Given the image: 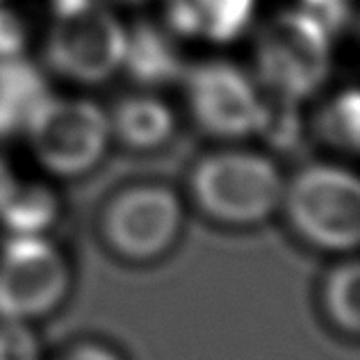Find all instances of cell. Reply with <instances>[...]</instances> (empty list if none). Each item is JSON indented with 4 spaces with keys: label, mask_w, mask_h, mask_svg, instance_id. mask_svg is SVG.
Wrapping results in <instances>:
<instances>
[{
    "label": "cell",
    "mask_w": 360,
    "mask_h": 360,
    "mask_svg": "<svg viewBox=\"0 0 360 360\" xmlns=\"http://www.w3.org/2000/svg\"><path fill=\"white\" fill-rule=\"evenodd\" d=\"M189 189L210 219L258 226L278 212L285 178L274 160L255 150H219L194 167Z\"/></svg>",
    "instance_id": "obj_1"
},
{
    "label": "cell",
    "mask_w": 360,
    "mask_h": 360,
    "mask_svg": "<svg viewBox=\"0 0 360 360\" xmlns=\"http://www.w3.org/2000/svg\"><path fill=\"white\" fill-rule=\"evenodd\" d=\"M288 219L317 249L347 253L360 242L358 178L335 165H310L285 183Z\"/></svg>",
    "instance_id": "obj_2"
},
{
    "label": "cell",
    "mask_w": 360,
    "mask_h": 360,
    "mask_svg": "<svg viewBox=\"0 0 360 360\" xmlns=\"http://www.w3.org/2000/svg\"><path fill=\"white\" fill-rule=\"evenodd\" d=\"M255 62L264 89L299 103L312 96L330 73V32L306 9L283 12L262 27Z\"/></svg>",
    "instance_id": "obj_3"
},
{
    "label": "cell",
    "mask_w": 360,
    "mask_h": 360,
    "mask_svg": "<svg viewBox=\"0 0 360 360\" xmlns=\"http://www.w3.org/2000/svg\"><path fill=\"white\" fill-rule=\"evenodd\" d=\"M23 130L37 162L62 178L91 172L105 158L112 139L110 117L82 98L44 96Z\"/></svg>",
    "instance_id": "obj_4"
},
{
    "label": "cell",
    "mask_w": 360,
    "mask_h": 360,
    "mask_svg": "<svg viewBox=\"0 0 360 360\" xmlns=\"http://www.w3.org/2000/svg\"><path fill=\"white\" fill-rule=\"evenodd\" d=\"M69 285L66 258L44 235H14L0 251V319L30 324L51 315Z\"/></svg>",
    "instance_id": "obj_5"
},
{
    "label": "cell",
    "mask_w": 360,
    "mask_h": 360,
    "mask_svg": "<svg viewBox=\"0 0 360 360\" xmlns=\"http://www.w3.org/2000/svg\"><path fill=\"white\" fill-rule=\"evenodd\" d=\"M126 30L96 0L60 12L51 27L46 58L55 71L78 82H103L123 66Z\"/></svg>",
    "instance_id": "obj_6"
},
{
    "label": "cell",
    "mask_w": 360,
    "mask_h": 360,
    "mask_svg": "<svg viewBox=\"0 0 360 360\" xmlns=\"http://www.w3.org/2000/svg\"><path fill=\"white\" fill-rule=\"evenodd\" d=\"M183 229V203L172 187L135 185L119 192L103 214V235L119 258L158 260L176 244Z\"/></svg>",
    "instance_id": "obj_7"
},
{
    "label": "cell",
    "mask_w": 360,
    "mask_h": 360,
    "mask_svg": "<svg viewBox=\"0 0 360 360\" xmlns=\"http://www.w3.org/2000/svg\"><path fill=\"white\" fill-rule=\"evenodd\" d=\"M187 101L198 126L219 139L249 137L262 126L264 98L229 62L196 66L187 78Z\"/></svg>",
    "instance_id": "obj_8"
},
{
    "label": "cell",
    "mask_w": 360,
    "mask_h": 360,
    "mask_svg": "<svg viewBox=\"0 0 360 360\" xmlns=\"http://www.w3.org/2000/svg\"><path fill=\"white\" fill-rule=\"evenodd\" d=\"M255 0H167V21L176 32L231 41L251 21Z\"/></svg>",
    "instance_id": "obj_9"
},
{
    "label": "cell",
    "mask_w": 360,
    "mask_h": 360,
    "mask_svg": "<svg viewBox=\"0 0 360 360\" xmlns=\"http://www.w3.org/2000/svg\"><path fill=\"white\" fill-rule=\"evenodd\" d=\"M176 121L172 110L153 96H130L121 101L110 117V132L121 144L137 150L160 148L172 139Z\"/></svg>",
    "instance_id": "obj_10"
},
{
    "label": "cell",
    "mask_w": 360,
    "mask_h": 360,
    "mask_svg": "<svg viewBox=\"0 0 360 360\" xmlns=\"http://www.w3.org/2000/svg\"><path fill=\"white\" fill-rule=\"evenodd\" d=\"M123 66L130 71L132 78L144 84L169 82L178 78L183 69L169 37L150 23H137L130 32H126Z\"/></svg>",
    "instance_id": "obj_11"
},
{
    "label": "cell",
    "mask_w": 360,
    "mask_h": 360,
    "mask_svg": "<svg viewBox=\"0 0 360 360\" xmlns=\"http://www.w3.org/2000/svg\"><path fill=\"white\" fill-rule=\"evenodd\" d=\"M55 214L58 198L49 187L16 180L0 185V219L14 235H44Z\"/></svg>",
    "instance_id": "obj_12"
},
{
    "label": "cell",
    "mask_w": 360,
    "mask_h": 360,
    "mask_svg": "<svg viewBox=\"0 0 360 360\" xmlns=\"http://www.w3.org/2000/svg\"><path fill=\"white\" fill-rule=\"evenodd\" d=\"M46 96L41 75L21 58L0 60V130L23 128Z\"/></svg>",
    "instance_id": "obj_13"
},
{
    "label": "cell",
    "mask_w": 360,
    "mask_h": 360,
    "mask_svg": "<svg viewBox=\"0 0 360 360\" xmlns=\"http://www.w3.org/2000/svg\"><path fill=\"white\" fill-rule=\"evenodd\" d=\"M326 315L345 333H358L360 326V267L356 260L338 264L324 283Z\"/></svg>",
    "instance_id": "obj_14"
},
{
    "label": "cell",
    "mask_w": 360,
    "mask_h": 360,
    "mask_svg": "<svg viewBox=\"0 0 360 360\" xmlns=\"http://www.w3.org/2000/svg\"><path fill=\"white\" fill-rule=\"evenodd\" d=\"M317 132L326 144L356 150L360 141V101L358 91L349 89L333 98L317 117Z\"/></svg>",
    "instance_id": "obj_15"
},
{
    "label": "cell",
    "mask_w": 360,
    "mask_h": 360,
    "mask_svg": "<svg viewBox=\"0 0 360 360\" xmlns=\"http://www.w3.org/2000/svg\"><path fill=\"white\" fill-rule=\"evenodd\" d=\"M27 46V21L16 0H0V60L21 58Z\"/></svg>",
    "instance_id": "obj_16"
},
{
    "label": "cell",
    "mask_w": 360,
    "mask_h": 360,
    "mask_svg": "<svg viewBox=\"0 0 360 360\" xmlns=\"http://www.w3.org/2000/svg\"><path fill=\"white\" fill-rule=\"evenodd\" d=\"M39 342L25 321L0 319V360H39Z\"/></svg>",
    "instance_id": "obj_17"
},
{
    "label": "cell",
    "mask_w": 360,
    "mask_h": 360,
    "mask_svg": "<svg viewBox=\"0 0 360 360\" xmlns=\"http://www.w3.org/2000/svg\"><path fill=\"white\" fill-rule=\"evenodd\" d=\"M62 360H121L112 349L101 345H78L69 354H64Z\"/></svg>",
    "instance_id": "obj_18"
},
{
    "label": "cell",
    "mask_w": 360,
    "mask_h": 360,
    "mask_svg": "<svg viewBox=\"0 0 360 360\" xmlns=\"http://www.w3.org/2000/svg\"><path fill=\"white\" fill-rule=\"evenodd\" d=\"M84 0H53V5H55V14H60V12H69V9L73 7H78L82 5Z\"/></svg>",
    "instance_id": "obj_19"
},
{
    "label": "cell",
    "mask_w": 360,
    "mask_h": 360,
    "mask_svg": "<svg viewBox=\"0 0 360 360\" xmlns=\"http://www.w3.org/2000/svg\"><path fill=\"white\" fill-rule=\"evenodd\" d=\"M117 3H128V5H135V3H144V0H117Z\"/></svg>",
    "instance_id": "obj_20"
}]
</instances>
